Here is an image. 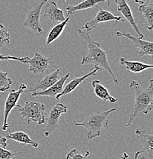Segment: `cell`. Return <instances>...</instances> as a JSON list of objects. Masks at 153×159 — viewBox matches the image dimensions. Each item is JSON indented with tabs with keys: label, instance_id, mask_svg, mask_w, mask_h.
Instances as JSON below:
<instances>
[{
	"label": "cell",
	"instance_id": "cell-1",
	"mask_svg": "<svg viewBox=\"0 0 153 159\" xmlns=\"http://www.w3.org/2000/svg\"><path fill=\"white\" fill-rule=\"evenodd\" d=\"M78 34L79 37L82 39L85 40L88 44V54L82 57L81 61L82 65L91 64H94L95 67L107 70L111 74L113 82L116 84H119V80L115 77L112 70L110 67L106 51L101 48V43L98 42L95 39H91L90 32L85 31L82 27L79 29Z\"/></svg>",
	"mask_w": 153,
	"mask_h": 159
},
{
	"label": "cell",
	"instance_id": "cell-2",
	"mask_svg": "<svg viewBox=\"0 0 153 159\" xmlns=\"http://www.w3.org/2000/svg\"><path fill=\"white\" fill-rule=\"evenodd\" d=\"M130 88L134 92L135 100L133 108L130 116L126 126L129 127L133 121L140 114H146L152 110L153 108V80L149 82L147 88L143 89L136 81L132 80L130 84Z\"/></svg>",
	"mask_w": 153,
	"mask_h": 159
},
{
	"label": "cell",
	"instance_id": "cell-3",
	"mask_svg": "<svg viewBox=\"0 0 153 159\" xmlns=\"http://www.w3.org/2000/svg\"><path fill=\"white\" fill-rule=\"evenodd\" d=\"M116 110L114 108L104 112H95L89 114L82 122H77L74 120L73 122L76 126L83 127L87 129V137L89 140L101 135L102 129L106 128L108 125V116L111 112Z\"/></svg>",
	"mask_w": 153,
	"mask_h": 159
},
{
	"label": "cell",
	"instance_id": "cell-4",
	"mask_svg": "<svg viewBox=\"0 0 153 159\" xmlns=\"http://www.w3.org/2000/svg\"><path fill=\"white\" fill-rule=\"evenodd\" d=\"M19 109L22 118L28 121V123L34 122L38 125H42L45 122V112L46 107L44 103L35 102V101H27L23 107L16 104Z\"/></svg>",
	"mask_w": 153,
	"mask_h": 159
},
{
	"label": "cell",
	"instance_id": "cell-5",
	"mask_svg": "<svg viewBox=\"0 0 153 159\" xmlns=\"http://www.w3.org/2000/svg\"><path fill=\"white\" fill-rule=\"evenodd\" d=\"M47 0H41L35 3L28 13L26 19L23 23V26L30 29L37 34H42L43 29L40 25V11Z\"/></svg>",
	"mask_w": 153,
	"mask_h": 159
},
{
	"label": "cell",
	"instance_id": "cell-6",
	"mask_svg": "<svg viewBox=\"0 0 153 159\" xmlns=\"http://www.w3.org/2000/svg\"><path fill=\"white\" fill-rule=\"evenodd\" d=\"M26 89H27V86L24 84H21L17 90L13 89L9 92V95L6 99V102H5L4 114H3L4 117H3V124L2 126V131L7 130L9 128V122H8L9 113L12 110V109L15 107L21 95L23 92H24Z\"/></svg>",
	"mask_w": 153,
	"mask_h": 159
},
{
	"label": "cell",
	"instance_id": "cell-7",
	"mask_svg": "<svg viewBox=\"0 0 153 159\" xmlns=\"http://www.w3.org/2000/svg\"><path fill=\"white\" fill-rule=\"evenodd\" d=\"M68 111L67 106L62 103H57L53 107L49 112L47 125L44 129V134L46 137L50 136L51 134L59 126V119L62 114L66 113Z\"/></svg>",
	"mask_w": 153,
	"mask_h": 159
},
{
	"label": "cell",
	"instance_id": "cell-8",
	"mask_svg": "<svg viewBox=\"0 0 153 159\" xmlns=\"http://www.w3.org/2000/svg\"><path fill=\"white\" fill-rule=\"evenodd\" d=\"M114 21V24H116L117 21H123H123H125V19H123L121 16H114V15H113L112 12H111V11L101 9V8H100L99 11L97 13L96 16H95L93 19L91 20V21L85 23V25L82 28H83V29H85L86 31L90 32L92 29L98 27V25L100 23L107 22V21Z\"/></svg>",
	"mask_w": 153,
	"mask_h": 159
},
{
	"label": "cell",
	"instance_id": "cell-9",
	"mask_svg": "<svg viewBox=\"0 0 153 159\" xmlns=\"http://www.w3.org/2000/svg\"><path fill=\"white\" fill-rule=\"evenodd\" d=\"M51 57H47L39 52L34 53L32 58H29L27 64H29V72L34 74H40L46 72L50 68Z\"/></svg>",
	"mask_w": 153,
	"mask_h": 159
},
{
	"label": "cell",
	"instance_id": "cell-10",
	"mask_svg": "<svg viewBox=\"0 0 153 159\" xmlns=\"http://www.w3.org/2000/svg\"><path fill=\"white\" fill-rule=\"evenodd\" d=\"M136 139H139L142 143L143 148V156L140 159H153V134L152 132L148 130H142V129H137L135 130Z\"/></svg>",
	"mask_w": 153,
	"mask_h": 159
},
{
	"label": "cell",
	"instance_id": "cell-11",
	"mask_svg": "<svg viewBox=\"0 0 153 159\" xmlns=\"http://www.w3.org/2000/svg\"><path fill=\"white\" fill-rule=\"evenodd\" d=\"M116 34L118 37H125L131 40L134 45L139 49V56L153 55V44L152 41H145L138 38L137 36H133L130 33L124 32V31H117Z\"/></svg>",
	"mask_w": 153,
	"mask_h": 159
},
{
	"label": "cell",
	"instance_id": "cell-12",
	"mask_svg": "<svg viewBox=\"0 0 153 159\" xmlns=\"http://www.w3.org/2000/svg\"><path fill=\"white\" fill-rule=\"evenodd\" d=\"M95 67V68L91 70L90 71V72H88V74H85V75L82 76V77H75V78L72 80L70 83H68V84L63 87L62 92L60 93H59L58 95L55 97V98L57 99V100H60V98H61L62 97H63V96L68 95V94L71 93L72 91L75 90V89H76L84 80L89 78L90 77H92V76L96 75L97 72L99 71L100 68H98V67Z\"/></svg>",
	"mask_w": 153,
	"mask_h": 159
},
{
	"label": "cell",
	"instance_id": "cell-13",
	"mask_svg": "<svg viewBox=\"0 0 153 159\" xmlns=\"http://www.w3.org/2000/svg\"><path fill=\"white\" fill-rule=\"evenodd\" d=\"M115 2H116L117 4V10L122 13L124 19L131 25V26H132L133 29H134L135 31L136 32V34H137V37L142 39L144 35H143L142 33H141V31H139L137 24H136V21H135L134 18H133V16L132 11H131L130 8L126 0H115Z\"/></svg>",
	"mask_w": 153,
	"mask_h": 159
},
{
	"label": "cell",
	"instance_id": "cell-14",
	"mask_svg": "<svg viewBox=\"0 0 153 159\" xmlns=\"http://www.w3.org/2000/svg\"><path fill=\"white\" fill-rule=\"evenodd\" d=\"M60 70L57 69L55 71L52 72L51 74H47V76L39 80L37 84L34 85V87L28 89L27 92L34 93V92H41V91H44L46 89H49L51 86L53 85L55 83L60 79Z\"/></svg>",
	"mask_w": 153,
	"mask_h": 159
},
{
	"label": "cell",
	"instance_id": "cell-15",
	"mask_svg": "<svg viewBox=\"0 0 153 159\" xmlns=\"http://www.w3.org/2000/svg\"><path fill=\"white\" fill-rule=\"evenodd\" d=\"M70 75V73H67L65 76L59 79V80L57 83H55L53 85L51 86L49 89H46L44 91H41V92L32 93V96H34V97H47L55 98L59 93L62 92L66 81L69 79Z\"/></svg>",
	"mask_w": 153,
	"mask_h": 159
},
{
	"label": "cell",
	"instance_id": "cell-16",
	"mask_svg": "<svg viewBox=\"0 0 153 159\" xmlns=\"http://www.w3.org/2000/svg\"><path fill=\"white\" fill-rule=\"evenodd\" d=\"M43 18L59 22H62L66 19L63 11L58 7L55 2H50L47 4L43 14Z\"/></svg>",
	"mask_w": 153,
	"mask_h": 159
},
{
	"label": "cell",
	"instance_id": "cell-17",
	"mask_svg": "<svg viewBox=\"0 0 153 159\" xmlns=\"http://www.w3.org/2000/svg\"><path fill=\"white\" fill-rule=\"evenodd\" d=\"M139 11L143 15L145 18V22L142 25L149 31L153 29V3L152 0L143 5H139Z\"/></svg>",
	"mask_w": 153,
	"mask_h": 159
},
{
	"label": "cell",
	"instance_id": "cell-18",
	"mask_svg": "<svg viewBox=\"0 0 153 159\" xmlns=\"http://www.w3.org/2000/svg\"><path fill=\"white\" fill-rule=\"evenodd\" d=\"M109 1L110 0H85V1L79 3V4L75 5V6H68L66 8V11L67 12V15L71 16V15L75 14L78 11H82V10L97 7V6L101 2H107L108 4Z\"/></svg>",
	"mask_w": 153,
	"mask_h": 159
},
{
	"label": "cell",
	"instance_id": "cell-19",
	"mask_svg": "<svg viewBox=\"0 0 153 159\" xmlns=\"http://www.w3.org/2000/svg\"><path fill=\"white\" fill-rule=\"evenodd\" d=\"M120 64L125 66L126 69L130 72L134 73V74H139V73L142 72L145 70L152 68V64H144V63L139 62V61H129L125 57H121L119 60Z\"/></svg>",
	"mask_w": 153,
	"mask_h": 159
},
{
	"label": "cell",
	"instance_id": "cell-20",
	"mask_svg": "<svg viewBox=\"0 0 153 159\" xmlns=\"http://www.w3.org/2000/svg\"><path fill=\"white\" fill-rule=\"evenodd\" d=\"M91 86L93 87L94 93H95V95L98 97L99 99H102L103 101H109V102H116L117 101V99L110 94V93L108 92V89L103 86L100 83L99 80H94L91 82Z\"/></svg>",
	"mask_w": 153,
	"mask_h": 159
},
{
	"label": "cell",
	"instance_id": "cell-21",
	"mask_svg": "<svg viewBox=\"0 0 153 159\" xmlns=\"http://www.w3.org/2000/svg\"><path fill=\"white\" fill-rule=\"evenodd\" d=\"M6 138L21 143V145H30L34 148H37L39 146V144L33 141L27 133L24 132H21V131L9 132Z\"/></svg>",
	"mask_w": 153,
	"mask_h": 159
},
{
	"label": "cell",
	"instance_id": "cell-22",
	"mask_svg": "<svg viewBox=\"0 0 153 159\" xmlns=\"http://www.w3.org/2000/svg\"><path fill=\"white\" fill-rule=\"evenodd\" d=\"M70 16H71L70 15H67L66 17V19L64 20L63 21L60 22L59 24H57V25H55L52 29H51V31L49 32L48 35H47V40H46V44H47V45L50 44L53 41L57 40L60 35H61L64 29H65L66 25L68 24V22L70 21Z\"/></svg>",
	"mask_w": 153,
	"mask_h": 159
},
{
	"label": "cell",
	"instance_id": "cell-23",
	"mask_svg": "<svg viewBox=\"0 0 153 159\" xmlns=\"http://www.w3.org/2000/svg\"><path fill=\"white\" fill-rule=\"evenodd\" d=\"M13 81L9 77L8 72L0 70V92H6L10 88Z\"/></svg>",
	"mask_w": 153,
	"mask_h": 159
},
{
	"label": "cell",
	"instance_id": "cell-24",
	"mask_svg": "<svg viewBox=\"0 0 153 159\" xmlns=\"http://www.w3.org/2000/svg\"><path fill=\"white\" fill-rule=\"evenodd\" d=\"M9 43H10V35L9 31L2 24H0V50Z\"/></svg>",
	"mask_w": 153,
	"mask_h": 159
},
{
	"label": "cell",
	"instance_id": "cell-25",
	"mask_svg": "<svg viewBox=\"0 0 153 159\" xmlns=\"http://www.w3.org/2000/svg\"><path fill=\"white\" fill-rule=\"evenodd\" d=\"M89 155V151H86L85 155H82L79 152H77L76 148H72L70 152L66 154V159H86Z\"/></svg>",
	"mask_w": 153,
	"mask_h": 159
},
{
	"label": "cell",
	"instance_id": "cell-26",
	"mask_svg": "<svg viewBox=\"0 0 153 159\" xmlns=\"http://www.w3.org/2000/svg\"><path fill=\"white\" fill-rule=\"evenodd\" d=\"M19 154V152H12L0 146V159H14Z\"/></svg>",
	"mask_w": 153,
	"mask_h": 159
},
{
	"label": "cell",
	"instance_id": "cell-27",
	"mask_svg": "<svg viewBox=\"0 0 153 159\" xmlns=\"http://www.w3.org/2000/svg\"><path fill=\"white\" fill-rule=\"evenodd\" d=\"M28 60V57H13V56L11 55H2V54H0V61H17L21 63H23V64H27Z\"/></svg>",
	"mask_w": 153,
	"mask_h": 159
},
{
	"label": "cell",
	"instance_id": "cell-28",
	"mask_svg": "<svg viewBox=\"0 0 153 159\" xmlns=\"http://www.w3.org/2000/svg\"><path fill=\"white\" fill-rule=\"evenodd\" d=\"M0 146L4 148L7 147V139L6 137H0Z\"/></svg>",
	"mask_w": 153,
	"mask_h": 159
},
{
	"label": "cell",
	"instance_id": "cell-29",
	"mask_svg": "<svg viewBox=\"0 0 153 159\" xmlns=\"http://www.w3.org/2000/svg\"><path fill=\"white\" fill-rule=\"evenodd\" d=\"M149 1H150V0H135V2L139 5H143L145 3L148 2Z\"/></svg>",
	"mask_w": 153,
	"mask_h": 159
},
{
	"label": "cell",
	"instance_id": "cell-30",
	"mask_svg": "<svg viewBox=\"0 0 153 159\" xmlns=\"http://www.w3.org/2000/svg\"><path fill=\"white\" fill-rule=\"evenodd\" d=\"M143 153V151H138V152H136V153L134 154V158H133V159H138V158H139V156L140 155H142V154Z\"/></svg>",
	"mask_w": 153,
	"mask_h": 159
},
{
	"label": "cell",
	"instance_id": "cell-31",
	"mask_svg": "<svg viewBox=\"0 0 153 159\" xmlns=\"http://www.w3.org/2000/svg\"><path fill=\"white\" fill-rule=\"evenodd\" d=\"M129 158V155H128V154L126 153V152H124V153L123 154L122 156L121 157V159H128Z\"/></svg>",
	"mask_w": 153,
	"mask_h": 159
},
{
	"label": "cell",
	"instance_id": "cell-32",
	"mask_svg": "<svg viewBox=\"0 0 153 159\" xmlns=\"http://www.w3.org/2000/svg\"><path fill=\"white\" fill-rule=\"evenodd\" d=\"M127 1H130V0H126V2H127Z\"/></svg>",
	"mask_w": 153,
	"mask_h": 159
}]
</instances>
